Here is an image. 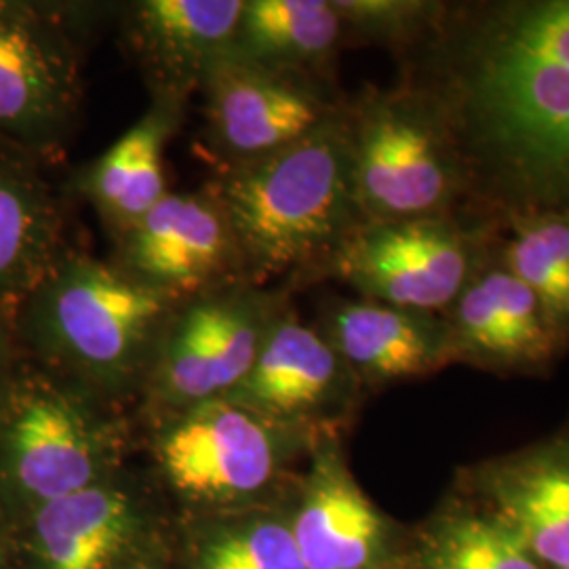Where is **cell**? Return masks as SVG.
Returning <instances> with one entry per match:
<instances>
[{"label": "cell", "instance_id": "obj_21", "mask_svg": "<svg viewBox=\"0 0 569 569\" xmlns=\"http://www.w3.org/2000/svg\"><path fill=\"white\" fill-rule=\"evenodd\" d=\"M346 47L333 0H244L232 53L268 72L336 91Z\"/></svg>", "mask_w": 569, "mask_h": 569}, {"label": "cell", "instance_id": "obj_5", "mask_svg": "<svg viewBox=\"0 0 569 569\" xmlns=\"http://www.w3.org/2000/svg\"><path fill=\"white\" fill-rule=\"evenodd\" d=\"M138 430L143 468L176 515L281 505L317 439L228 399Z\"/></svg>", "mask_w": 569, "mask_h": 569}, {"label": "cell", "instance_id": "obj_19", "mask_svg": "<svg viewBox=\"0 0 569 569\" xmlns=\"http://www.w3.org/2000/svg\"><path fill=\"white\" fill-rule=\"evenodd\" d=\"M41 157L0 136V310H16L72 247L66 188Z\"/></svg>", "mask_w": 569, "mask_h": 569}, {"label": "cell", "instance_id": "obj_3", "mask_svg": "<svg viewBox=\"0 0 569 569\" xmlns=\"http://www.w3.org/2000/svg\"><path fill=\"white\" fill-rule=\"evenodd\" d=\"M180 302L74 244L16 308L30 361L133 413Z\"/></svg>", "mask_w": 569, "mask_h": 569}, {"label": "cell", "instance_id": "obj_2", "mask_svg": "<svg viewBox=\"0 0 569 569\" xmlns=\"http://www.w3.org/2000/svg\"><path fill=\"white\" fill-rule=\"evenodd\" d=\"M345 102L300 142L207 182L234 228L249 283L279 284L291 296L321 283L336 251L366 224Z\"/></svg>", "mask_w": 569, "mask_h": 569}, {"label": "cell", "instance_id": "obj_9", "mask_svg": "<svg viewBox=\"0 0 569 569\" xmlns=\"http://www.w3.org/2000/svg\"><path fill=\"white\" fill-rule=\"evenodd\" d=\"M498 230L470 216L359 226L326 266L359 298L446 315L475 274L493 260Z\"/></svg>", "mask_w": 569, "mask_h": 569}, {"label": "cell", "instance_id": "obj_4", "mask_svg": "<svg viewBox=\"0 0 569 569\" xmlns=\"http://www.w3.org/2000/svg\"><path fill=\"white\" fill-rule=\"evenodd\" d=\"M136 451L129 409L28 359L0 409V509L18 531L34 512L129 467Z\"/></svg>", "mask_w": 569, "mask_h": 569}, {"label": "cell", "instance_id": "obj_6", "mask_svg": "<svg viewBox=\"0 0 569 569\" xmlns=\"http://www.w3.org/2000/svg\"><path fill=\"white\" fill-rule=\"evenodd\" d=\"M350 167L363 222L467 216L468 178L439 106L413 84L346 96Z\"/></svg>", "mask_w": 569, "mask_h": 569}, {"label": "cell", "instance_id": "obj_26", "mask_svg": "<svg viewBox=\"0 0 569 569\" xmlns=\"http://www.w3.org/2000/svg\"><path fill=\"white\" fill-rule=\"evenodd\" d=\"M26 361L28 355L21 348L16 329V310H0V409Z\"/></svg>", "mask_w": 569, "mask_h": 569}, {"label": "cell", "instance_id": "obj_25", "mask_svg": "<svg viewBox=\"0 0 569 569\" xmlns=\"http://www.w3.org/2000/svg\"><path fill=\"white\" fill-rule=\"evenodd\" d=\"M345 26L346 44H378L399 60L427 41L441 23V0H333Z\"/></svg>", "mask_w": 569, "mask_h": 569}, {"label": "cell", "instance_id": "obj_18", "mask_svg": "<svg viewBox=\"0 0 569 569\" xmlns=\"http://www.w3.org/2000/svg\"><path fill=\"white\" fill-rule=\"evenodd\" d=\"M369 392L453 366L448 321L367 298H331L315 323Z\"/></svg>", "mask_w": 569, "mask_h": 569}, {"label": "cell", "instance_id": "obj_27", "mask_svg": "<svg viewBox=\"0 0 569 569\" xmlns=\"http://www.w3.org/2000/svg\"><path fill=\"white\" fill-rule=\"evenodd\" d=\"M0 569H18V540L16 529L0 509Z\"/></svg>", "mask_w": 569, "mask_h": 569}, {"label": "cell", "instance_id": "obj_7", "mask_svg": "<svg viewBox=\"0 0 569 569\" xmlns=\"http://www.w3.org/2000/svg\"><path fill=\"white\" fill-rule=\"evenodd\" d=\"M112 4L0 0V136L58 163L82 121V42Z\"/></svg>", "mask_w": 569, "mask_h": 569}, {"label": "cell", "instance_id": "obj_20", "mask_svg": "<svg viewBox=\"0 0 569 569\" xmlns=\"http://www.w3.org/2000/svg\"><path fill=\"white\" fill-rule=\"evenodd\" d=\"M186 114L188 103L150 100L117 142L70 176L66 192L98 211L110 239L138 224L169 192L164 154Z\"/></svg>", "mask_w": 569, "mask_h": 569}, {"label": "cell", "instance_id": "obj_16", "mask_svg": "<svg viewBox=\"0 0 569 569\" xmlns=\"http://www.w3.org/2000/svg\"><path fill=\"white\" fill-rule=\"evenodd\" d=\"M244 0H136L119 4L127 56L150 100L188 103L232 51Z\"/></svg>", "mask_w": 569, "mask_h": 569}, {"label": "cell", "instance_id": "obj_11", "mask_svg": "<svg viewBox=\"0 0 569 569\" xmlns=\"http://www.w3.org/2000/svg\"><path fill=\"white\" fill-rule=\"evenodd\" d=\"M306 569H409L413 529L380 509L348 465L345 435L315 439L283 498Z\"/></svg>", "mask_w": 569, "mask_h": 569}, {"label": "cell", "instance_id": "obj_10", "mask_svg": "<svg viewBox=\"0 0 569 569\" xmlns=\"http://www.w3.org/2000/svg\"><path fill=\"white\" fill-rule=\"evenodd\" d=\"M171 510L146 468L129 467L34 512L18 531V569H136L161 557Z\"/></svg>", "mask_w": 569, "mask_h": 569}, {"label": "cell", "instance_id": "obj_24", "mask_svg": "<svg viewBox=\"0 0 569 569\" xmlns=\"http://www.w3.org/2000/svg\"><path fill=\"white\" fill-rule=\"evenodd\" d=\"M409 569H542L521 542L465 496L413 529Z\"/></svg>", "mask_w": 569, "mask_h": 569}, {"label": "cell", "instance_id": "obj_14", "mask_svg": "<svg viewBox=\"0 0 569 569\" xmlns=\"http://www.w3.org/2000/svg\"><path fill=\"white\" fill-rule=\"evenodd\" d=\"M366 397L338 350L291 305L228 401L277 425L319 437L345 435Z\"/></svg>", "mask_w": 569, "mask_h": 569}, {"label": "cell", "instance_id": "obj_28", "mask_svg": "<svg viewBox=\"0 0 569 569\" xmlns=\"http://www.w3.org/2000/svg\"><path fill=\"white\" fill-rule=\"evenodd\" d=\"M163 555L161 557H154V559H150V561H143L142 566H138L136 569H163Z\"/></svg>", "mask_w": 569, "mask_h": 569}, {"label": "cell", "instance_id": "obj_1", "mask_svg": "<svg viewBox=\"0 0 569 569\" xmlns=\"http://www.w3.org/2000/svg\"><path fill=\"white\" fill-rule=\"evenodd\" d=\"M401 79L439 106L468 178L467 216L496 230L569 213V0L448 2Z\"/></svg>", "mask_w": 569, "mask_h": 569}, {"label": "cell", "instance_id": "obj_15", "mask_svg": "<svg viewBox=\"0 0 569 569\" xmlns=\"http://www.w3.org/2000/svg\"><path fill=\"white\" fill-rule=\"evenodd\" d=\"M458 489L540 568L569 569V422L533 446L468 467Z\"/></svg>", "mask_w": 569, "mask_h": 569}, {"label": "cell", "instance_id": "obj_8", "mask_svg": "<svg viewBox=\"0 0 569 569\" xmlns=\"http://www.w3.org/2000/svg\"><path fill=\"white\" fill-rule=\"evenodd\" d=\"M291 298L279 284L234 283L180 305L133 409L138 428L228 399L243 385Z\"/></svg>", "mask_w": 569, "mask_h": 569}, {"label": "cell", "instance_id": "obj_17", "mask_svg": "<svg viewBox=\"0 0 569 569\" xmlns=\"http://www.w3.org/2000/svg\"><path fill=\"white\" fill-rule=\"evenodd\" d=\"M453 366L540 376L563 355L538 298L491 260L443 315Z\"/></svg>", "mask_w": 569, "mask_h": 569}, {"label": "cell", "instance_id": "obj_23", "mask_svg": "<svg viewBox=\"0 0 569 569\" xmlns=\"http://www.w3.org/2000/svg\"><path fill=\"white\" fill-rule=\"evenodd\" d=\"M493 260L538 298L563 350H569V213H528L502 222Z\"/></svg>", "mask_w": 569, "mask_h": 569}, {"label": "cell", "instance_id": "obj_12", "mask_svg": "<svg viewBox=\"0 0 569 569\" xmlns=\"http://www.w3.org/2000/svg\"><path fill=\"white\" fill-rule=\"evenodd\" d=\"M112 243V264L180 305L228 284L249 283L234 228L209 183L169 190Z\"/></svg>", "mask_w": 569, "mask_h": 569}, {"label": "cell", "instance_id": "obj_13", "mask_svg": "<svg viewBox=\"0 0 569 569\" xmlns=\"http://www.w3.org/2000/svg\"><path fill=\"white\" fill-rule=\"evenodd\" d=\"M203 148L216 173L258 163L300 142L345 102L327 91L268 72L232 51L207 77Z\"/></svg>", "mask_w": 569, "mask_h": 569}, {"label": "cell", "instance_id": "obj_22", "mask_svg": "<svg viewBox=\"0 0 569 569\" xmlns=\"http://www.w3.org/2000/svg\"><path fill=\"white\" fill-rule=\"evenodd\" d=\"M163 569H306L283 505L169 515Z\"/></svg>", "mask_w": 569, "mask_h": 569}]
</instances>
